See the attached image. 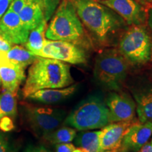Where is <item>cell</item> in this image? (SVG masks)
<instances>
[{
	"instance_id": "obj_1",
	"label": "cell",
	"mask_w": 152,
	"mask_h": 152,
	"mask_svg": "<svg viewBox=\"0 0 152 152\" xmlns=\"http://www.w3.org/2000/svg\"><path fill=\"white\" fill-rule=\"evenodd\" d=\"M83 26L102 45H109L127 28L115 11L96 0H71Z\"/></svg>"
},
{
	"instance_id": "obj_2",
	"label": "cell",
	"mask_w": 152,
	"mask_h": 152,
	"mask_svg": "<svg viewBox=\"0 0 152 152\" xmlns=\"http://www.w3.org/2000/svg\"><path fill=\"white\" fill-rule=\"evenodd\" d=\"M73 83L69 65L58 60L37 56L28 70L23 96L27 99L39 90L64 88Z\"/></svg>"
},
{
	"instance_id": "obj_3",
	"label": "cell",
	"mask_w": 152,
	"mask_h": 152,
	"mask_svg": "<svg viewBox=\"0 0 152 152\" xmlns=\"http://www.w3.org/2000/svg\"><path fill=\"white\" fill-rule=\"evenodd\" d=\"M45 37L50 40L69 42L76 45L84 40V26L71 0H62L47 26Z\"/></svg>"
},
{
	"instance_id": "obj_4",
	"label": "cell",
	"mask_w": 152,
	"mask_h": 152,
	"mask_svg": "<svg viewBox=\"0 0 152 152\" xmlns=\"http://www.w3.org/2000/svg\"><path fill=\"white\" fill-rule=\"evenodd\" d=\"M130 63L118 49H108L95 59L94 76L101 86L118 91L128 75Z\"/></svg>"
},
{
	"instance_id": "obj_5",
	"label": "cell",
	"mask_w": 152,
	"mask_h": 152,
	"mask_svg": "<svg viewBox=\"0 0 152 152\" xmlns=\"http://www.w3.org/2000/svg\"><path fill=\"white\" fill-rule=\"evenodd\" d=\"M64 123L79 131L103 128L109 124V109L102 99L90 96L76 106Z\"/></svg>"
},
{
	"instance_id": "obj_6",
	"label": "cell",
	"mask_w": 152,
	"mask_h": 152,
	"mask_svg": "<svg viewBox=\"0 0 152 152\" xmlns=\"http://www.w3.org/2000/svg\"><path fill=\"white\" fill-rule=\"evenodd\" d=\"M118 49L132 65L149 61L152 54V40L146 26H131L121 35Z\"/></svg>"
},
{
	"instance_id": "obj_7",
	"label": "cell",
	"mask_w": 152,
	"mask_h": 152,
	"mask_svg": "<svg viewBox=\"0 0 152 152\" xmlns=\"http://www.w3.org/2000/svg\"><path fill=\"white\" fill-rule=\"evenodd\" d=\"M26 122L36 134L45 136L59 128L66 118L64 110L25 104L22 108Z\"/></svg>"
},
{
	"instance_id": "obj_8",
	"label": "cell",
	"mask_w": 152,
	"mask_h": 152,
	"mask_svg": "<svg viewBox=\"0 0 152 152\" xmlns=\"http://www.w3.org/2000/svg\"><path fill=\"white\" fill-rule=\"evenodd\" d=\"M37 56L52 58L71 64H84L86 55L81 48L69 42L46 39Z\"/></svg>"
},
{
	"instance_id": "obj_9",
	"label": "cell",
	"mask_w": 152,
	"mask_h": 152,
	"mask_svg": "<svg viewBox=\"0 0 152 152\" xmlns=\"http://www.w3.org/2000/svg\"><path fill=\"white\" fill-rule=\"evenodd\" d=\"M102 4L115 11L128 26L144 25L147 12L144 6L136 0H101Z\"/></svg>"
},
{
	"instance_id": "obj_10",
	"label": "cell",
	"mask_w": 152,
	"mask_h": 152,
	"mask_svg": "<svg viewBox=\"0 0 152 152\" xmlns=\"http://www.w3.org/2000/svg\"><path fill=\"white\" fill-rule=\"evenodd\" d=\"M105 103L109 109V123L130 121L134 118L135 102L126 93H110Z\"/></svg>"
},
{
	"instance_id": "obj_11",
	"label": "cell",
	"mask_w": 152,
	"mask_h": 152,
	"mask_svg": "<svg viewBox=\"0 0 152 152\" xmlns=\"http://www.w3.org/2000/svg\"><path fill=\"white\" fill-rule=\"evenodd\" d=\"M0 33L11 45H23L27 42L30 30L25 27L18 14L8 9L0 18Z\"/></svg>"
},
{
	"instance_id": "obj_12",
	"label": "cell",
	"mask_w": 152,
	"mask_h": 152,
	"mask_svg": "<svg viewBox=\"0 0 152 152\" xmlns=\"http://www.w3.org/2000/svg\"><path fill=\"white\" fill-rule=\"evenodd\" d=\"M138 119L111 123L102 128L101 137L102 152H118L124 137Z\"/></svg>"
},
{
	"instance_id": "obj_13",
	"label": "cell",
	"mask_w": 152,
	"mask_h": 152,
	"mask_svg": "<svg viewBox=\"0 0 152 152\" xmlns=\"http://www.w3.org/2000/svg\"><path fill=\"white\" fill-rule=\"evenodd\" d=\"M152 135V121H137L123 138L118 152H138Z\"/></svg>"
},
{
	"instance_id": "obj_14",
	"label": "cell",
	"mask_w": 152,
	"mask_h": 152,
	"mask_svg": "<svg viewBox=\"0 0 152 152\" xmlns=\"http://www.w3.org/2000/svg\"><path fill=\"white\" fill-rule=\"evenodd\" d=\"M0 78L5 91L16 92L26 78L25 68L8 59L7 52H0Z\"/></svg>"
},
{
	"instance_id": "obj_15",
	"label": "cell",
	"mask_w": 152,
	"mask_h": 152,
	"mask_svg": "<svg viewBox=\"0 0 152 152\" xmlns=\"http://www.w3.org/2000/svg\"><path fill=\"white\" fill-rule=\"evenodd\" d=\"M77 90L75 85L58 89H44L33 93L28 99L44 104H54L64 102L71 96Z\"/></svg>"
},
{
	"instance_id": "obj_16",
	"label": "cell",
	"mask_w": 152,
	"mask_h": 152,
	"mask_svg": "<svg viewBox=\"0 0 152 152\" xmlns=\"http://www.w3.org/2000/svg\"><path fill=\"white\" fill-rule=\"evenodd\" d=\"M136 111L141 123L152 121V86H146L134 92Z\"/></svg>"
},
{
	"instance_id": "obj_17",
	"label": "cell",
	"mask_w": 152,
	"mask_h": 152,
	"mask_svg": "<svg viewBox=\"0 0 152 152\" xmlns=\"http://www.w3.org/2000/svg\"><path fill=\"white\" fill-rule=\"evenodd\" d=\"M102 130L97 131H81L76 134L74 142L83 152H102L101 137Z\"/></svg>"
},
{
	"instance_id": "obj_18",
	"label": "cell",
	"mask_w": 152,
	"mask_h": 152,
	"mask_svg": "<svg viewBox=\"0 0 152 152\" xmlns=\"http://www.w3.org/2000/svg\"><path fill=\"white\" fill-rule=\"evenodd\" d=\"M47 21L48 20H44L37 28L30 30L28 40L24 44L26 48L35 56L42 50L45 41L46 40L45 33L47 28Z\"/></svg>"
},
{
	"instance_id": "obj_19",
	"label": "cell",
	"mask_w": 152,
	"mask_h": 152,
	"mask_svg": "<svg viewBox=\"0 0 152 152\" xmlns=\"http://www.w3.org/2000/svg\"><path fill=\"white\" fill-rule=\"evenodd\" d=\"M7 57L11 62L25 69L29 65H31L37 58V56L32 54L27 49L18 45L11 47L7 52Z\"/></svg>"
},
{
	"instance_id": "obj_20",
	"label": "cell",
	"mask_w": 152,
	"mask_h": 152,
	"mask_svg": "<svg viewBox=\"0 0 152 152\" xmlns=\"http://www.w3.org/2000/svg\"><path fill=\"white\" fill-rule=\"evenodd\" d=\"M17 92L4 91L0 93V119L8 115L14 118L17 114Z\"/></svg>"
},
{
	"instance_id": "obj_21",
	"label": "cell",
	"mask_w": 152,
	"mask_h": 152,
	"mask_svg": "<svg viewBox=\"0 0 152 152\" xmlns=\"http://www.w3.org/2000/svg\"><path fill=\"white\" fill-rule=\"evenodd\" d=\"M76 134H77V130H75V128L64 126L56 128V130L46 134L43 137L50 143L57 144L73 142Z\"/></svg>"
},
{
	"instance_id": "obj_22",
	"label": "cell",
	"mask_w": 152,
	"mask_h": 152,
	"mask_svg": "<svg viewBox=\"0 0 152 152\" xmlns=\"http://www.w3.org/2000/svg\"><path fill=\"white\" fill-rule=\"evenodd\" d=\"M15 128L14 118L8 115L4 116L0 119V130L3 132H9Z\"/></svg>"
},
{
	"instance_id": "obj_23",
	"label": "cell",
	"mask_w": 152,
	"mask_h": 152,
	"mask_svg": "<svg viewBox=\"0 0 152 152\" xmlns=\"http://www.w3.org/2000/svg\"><path fill=\"white\" fill-rule=\"evenodd\" d=\"M0 152H15L8 137L0 132Z\"/></svg>"
},
{
	"instance_id": "obj_24",
	"label": "cell",
	"mask_w": 152,
	"mask_h": 152,
	"mask_svg": "<svg viewBox=\"0 0 152 152\" xmlns=\"http://www.w3.org/2000/svg\"><path fill=\"white\" fill-rule=\"evenodd\" d=\"M27 1L28 0H12L9 9L16 14H18L19 12L24 7V6L26 5Z\"/></svg>"
},
{
	"instance_id": "obj_25",
	"label": "cell",
	"mask_w": 152,
	"mask_h": 152,
	"mask_svg": "<svg viewBox=\"0 0 152 152\" xmlns=\"http://www.w3.org/2000/svg\"><path fill=\"white\" fill-rule=\"evenodd\" d=\"M75 149V146L71 142L57 144L55 147L56 152H72Z\"/></svg>"
},
{
	"instance_id": "obj_26",
	"label": "cell",
	"mask_w": 152,
	"mask_h": 152,
	"mask_svg": "<svg viewBox=\"0 0 152 152\" xmlns=\"http://www.w3.org/2000/svg\"><path fill=\"white\" fill-rule=\"evenodd\" d=\"M12 45L8 41L6 40L0 33V52H7L11 48Z\"/></svg>"
},
{
	"instance_id": "obj_27",
	"label": "cell",
	"mask_w": 152,
	"mask_h": 152,
	"mask_svg": "<svg viewBox=\"0 0 152 152\" xmlns=\"http://www.w3.org/2000/svg\"><path fill=\"white\" fill-rule=\"evenodd\" d=\"M12 0H0V18L8 10Z\"/></svg>"
},
{
	"instance_id": "obj_28",
	"label": "cell",
	"mask_w": 152,
	"mask_h": 152,
	"mask_svg": "<svg viewBox=\"0 0 152 152\" xmlns=\"http://www.w3.org/2000/svg\"><path fill=\"white\" fill-rule=\"evenodd\" d=\"M147 21L149 25V27L152 32V7H151L147 11Z\"/></svg>"
},
{
	"instance_id": "obj_29",
	"label": "cell",
	"mask_w": 152,
	"mask_h": 152,
	"mask_svg": "<svg viewBox=\"0 0 152 152\" xmlns=\"http://www.w3.org/2000/svg\"><path fill=\"white\" fill-rule=\"evenodd\" d=\"M138 152H152V144H145Z\"/></svg>"
},
{
	"instance_id": "obj_30",
	"label": "cell",
	"mask_w": 152,
	"mask_h": 152,
	"mask_svg": "<svg viewBox=\"0 0 152 152\" xmlns=\"http://www.w3.org/2000/svg\"><path fill=\"white\" fill-rule=\"evenodd\" d=\"M136 1L143 6L150 5L152 4V0H136Z\"/></svg>"
},
{
	"instance_id": "obj_31",
	"label": "cell",
	"mask_w": 152,
	"mask_h": 152,
	"mask_svg": "<svg viewBox=\"0 0 152 152\" xmlns=\"http://www.w3.org/2000/svg\"><path fill=\"white\" fill-rule=\"evenodd\" d=\"M27 152H47L46 150L43 148H39V149H33L28 150Z\"/></svg>"
},
{
	"instance_id": "obj_32",
	"label": "cell",
	"mask_w": 152,
	"mask_h": 152,
	"mask_svg": "<svg viewBox=\"0 0 152 152\" xmlns=\"http://www.w3.org/2000/svg\"><path fill=\"white\" fill-rule=\"evenodd\" d=\"M72 152H83V151L81 149H80V148H77V149H76L75 148V149H74Z\"/></svg>"
},
{
	"instance_id": "obj_33",
	"label": "cell",
	"mask_w": 152,
	"mask_h": 152,
	"mask_svg": "<svg viewBox=\"0 0 152 152\" xmlns=\"http://www.w3.org/2000/svg\"><path fill=\"white\" fill-rule=\"evenodd\" d=\"M1 78H0V87H1Z\"/></svg>"
},
{
	"instance_id": "obj_34",
	"label": "cell",
	"mask_w": 152,
	"mask_h": 152,
	"mask_svg": "<svg viewBox=\"0 0 152 152\" xmlns=\"http://www.w3.org/2000/svg\"><path fill=\"white\" fill-rule=\"evenodd\" d=\"M96 1H101V0H96Z\"/></svg>"
},
{
	"instance_id": "obj_35",
	"label": "cell",
	"mask_w": 152,
	"mask_h": 152,
	"mask_svg": "<svg viewBox=\"0 0 152 152\" xmlns=\"http://www.w3.org/2000/svg\"><path fill=\"white\" fill-rule=\"evenodd\" d=\"M151 144H152V140H151Z\"/></svg>"
},
{
	"instance_id": "obj_36",
	"label": "cell",
	"mask_w": 152,
	"mask_h": 152,
	"mask_svg": "<svg viewBox=\"0 0 152 152\" xmlns=\"http://www.w3.org/2000/svg\"><path fill=\"white\" fill-rule=\"evenodd\" d=\"M151 57H152V54H151Z\"/></svg>"
}]
</instances>
